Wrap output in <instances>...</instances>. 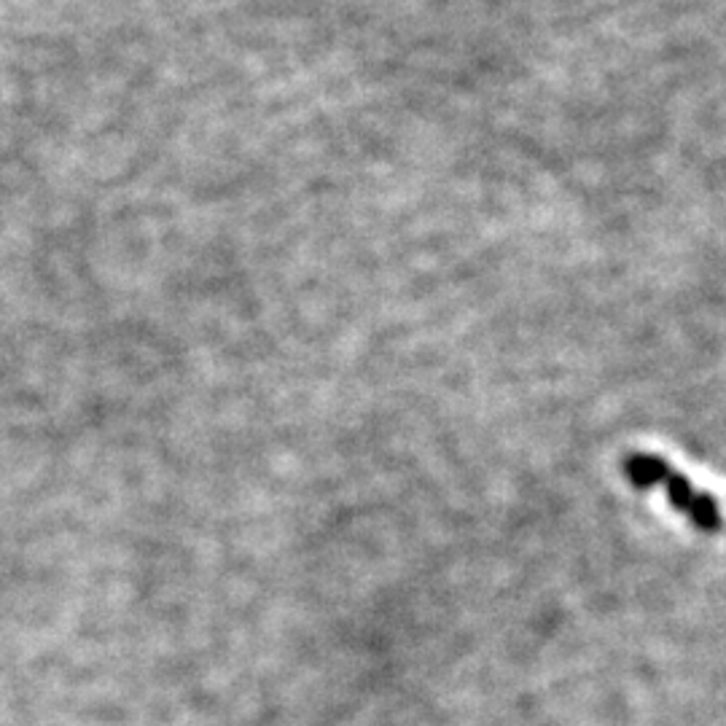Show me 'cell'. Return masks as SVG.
Here are the masks:
<instances>
[{
  "instance_id": "6da1fadb",
  "label": "cell",
  "mask_w": 726,
  "mask_h": 726,
  "mask_svg": "<svg viewBox=\"0 0 726 726\" xmlns=\"http://www.w3.org/2000/svg\"><path fill=\"white\" fill-rule=\"evenodd\" d=\"M624 474L635 487H643V490L662 484L667 501L673 503L678 511H683L700 530L721 528V509H718L716 498L710 493L694 490L692 482L683 474H678V471H673L662 458H654V455H627L624 458Z\"/></svg>"
}]
</instances>
